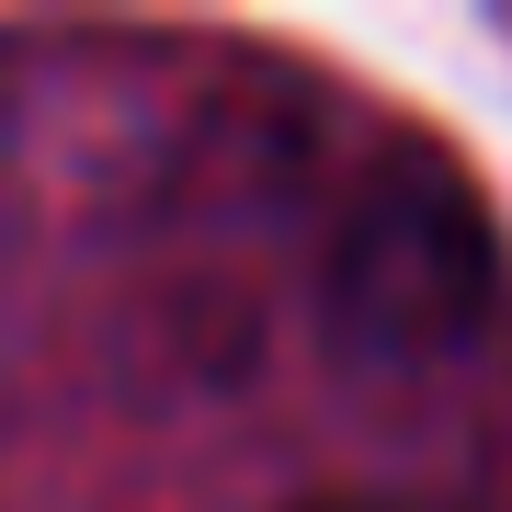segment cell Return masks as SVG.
Wrapping results in <instances>:
<instances>
[{"instance_id":"obj_2","label":"cell","mask_w":512,"mask_h":512,"mask_svg":"<svg viewBox=\"0 0 512 512\" xmlns=\"http://www.w3.org/2000/svg\"><path fill=\"white\" fill-rule=\"evenodd\" d=\"M296 512H387V501H296Z\"/></svg>"},{"instance_id":"obj_1","label":"cell","mask_w":512,"mask_h":512,"mask_svg":"<svg viewBox=\"0 0 512 512\" xmlns=\"http://www.w3.org/2000/svg\"><path fill=\"white\" fill-rule=\"evenodd\" d=\"M478 308V239L467 205L444 183H376L353 205L342 251H330V319L353 353L399 365V353L456 342V319Z\"/></svg>"}]
</instances>
